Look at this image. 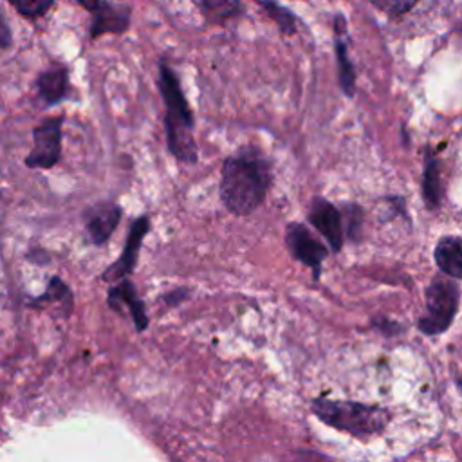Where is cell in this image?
Returning <instances> with one entry per match:
<instances>
[{
	"instance_id": "obj_1",
	"label": "cell",
	"mask_w": 462,
	"mask_h": 462,
	"mask_svg": "<svg viewBox=\"0 0 462 462\" xmlns=\"http://www.w3.org/2000/svg\"><path fill=\"white\" fill-rule=\"evenodd\" d=\"M271 170L269 157L256 146H242L226 157L218 188L224 208L236 217L258 209L273 182Z\"/></svg>"
},
{
	"instance_id": "obj_2",
	"label": "cell",
	"mask_w": 462,
	"mask_h": 462,
	"mask_svg": "<svg viewBox=\"0 0 462 462\" xmlns=\"http://www.w3.org/2000/svg\"><path fill=\"white\" fill-rule=\"evenodd\" d=\"M157 85L164 101L168 150L177 161L195 164L199 159V148L193 137V112L175 70L166 61L159 63Z\"/></svg>"
},
{
	"instance_id": "obj_3",
	"label": "cell",
	"mask_w": 462,
	"mask_h": 462,
	"mask_svg": "<svg viewBox=\"0 0 462 462\" xmlns=\"http://www.w3.org/2000/svg\"><path fill=\"white\" fill-rule=\"evenodd\" d=\"M310 411L327 426L348 433L354 439L368 440L381 435L392 420L388 408L357 401L339 399H312Z\"/></svg>"
},
{
	"instance_id": "obj_4",
	"label": "cell",
	"mask_w": 462,
	"mask_h": 462,
	"mask_svg": "<svg viewBox=\"0 0 462 462\" xmlns=\"http://www.w3.org/2000/svg\"><path fill=\"white\" fill-rule=\"evenodd\" d=\"M424 300L426 310L419 318L417 328L424 336L444 334L451 327L460 305V289L457 280L444 273L433 276L424 291Z\"/></svg>"
},
{
	"instance_id": "obj_5",
	"label": "cell",
	"mask_w": 462,
	"mask_h": 462,
	"mask_svg": "<svg viewBox=\"0 0 462 462\" xmlns=\"http://www.w3.org/2000/svg\"><path fill=\"white\" fill-rule=\"evenodd\" d=\"M61 125L63 116L43 119L32 130V150L25 157L27 168L49 170L61 159Z\"/></svg>"
},
{
	"instance_id": "obj_6",
	"label": "cell",
	"mask_w": 462,
	"mask_h": 462,
	"mask_svg": "<svg viewBox=\"0 0 462 462\" xmlns=\"http://www.w3.org/2000/svg\"><path fill=\"white\" fill-rule=\"evenodd\" d=\"M285 245L291 256L312 271L318 280L321 276V265L328 256L330 249L323 245L318 236L301 222H289L285 227Z\"/></svg>"
},
{
	"instance_id": "obj_7",
	"label": "cell",
	"mask_w": 462,
	"mask_h": 462,
	"mask_svg": "<svg viewBox=\"0 0 462 462\" xmlns=\"http://www.w3.org/2000/svg\"><path fill=\"white\" fill-rule=\"evenodd\" d=\"M150 217L148 215H139L135 220H132L126 235V242L123 247V253L116 262H112L101 274V280L106 283H116L123 278H128V274L134 273L141 251V244L144 236L150 231Z\"/></svg>"
},
{
	"instance_id": "obj_8",
	"label": "cell",
	"mask_w": 462,
	"mask_h": 462,
	"mask_svg": "<svg viewBox=\"0 0 462 462\" xmlns=\"http://www.w3.org/2000/svg\"><path fill=\"white\" fill-rule=\"evenodd\" d=\"M307 218L310 226L327 240L332 253H339L345 245V222H343V211L341 208L334 206L323 197H314Z\"/></svg>"
},
{
	"instance_id": "obj_9",
	"label": "cell",
	"mask_w": 462,
	"mask_h": 462,
	"mask_svg": "<svg viewBox=\"0 0 462 462\" xmlns=\"http://www.w3.org/2000/svg\"><path fill=\"white\" fill-rule=\"evenodd\" d=\"M123 209L117 202L103 200L88 206L83 211V222L88 235V240L94 245H103L108 242L116 227L119 226Z\"/></svg>"
},
{
	"instance_id": "obj_10",
	"label": "cell",
	"mask_w": 462,
	"mask_h": 462,
	"mask_svg": "<svg viewBox=\"0 0 462 462\" xmlns=\"http://www.w3.org/2000/svg\"><path fill=\"white\" fill-rule=\"evenodd\" d=\"M106 301H108V307L119 314H125V309H126L137 332H144L148 328V314L144 309V301L139 298L135 285L128 278L116 282L108 289Z\"/></svg>"
},
{
	"instance_id": "obj_11",
	"label": "cell",
	"mask_w": 462,
	"mask_h": 462,
	"mask_svg": "<svg viewBox=\"0 0 462 462\" xmlns=\"http://www.w3.org/2000/svg\"><path fill=\"white\" fill-rule=\"evenodd\" d=\"M334 51L337 61V81L341 92L346 97H354L356 94V69L348 58V32H346V20L341 13L334 16Z\"/></svg>"
},
{
	"instance_id": "obj_12",
	"label": "cell",
	"mask_w": 462,
	"mask_h": 462,
	"mask_svg": "<svg viewBox=\"0 0 462 462\" xmlns=\"http://www.w3.org/2000/svg\"><path fill=\"white\" fill-rule=\"evenodd\" d=\"M132 7L128 4L106 2L101 9L92 13L88 34L92 40L103 34H123L130 27Z\"/></svg>"
},
{
	"instance_id": "obj_13",
	"label": "cell",
	"mask_w": 462,
	"mask_h": 462,
	"mask_svg": "<svg viewBox=\"0 0 462 462\" xmlns=\"http://www.w3.org/2000/svg\"><path fill=\"white\" fill-rule=\"evenodd\" d=\"M36 90L45 106H54L69 96V69L61 63H52L36 78Z\"/></svg>"
},
{
	"instance_id": "obj_14",
	"label": "cell",
	"mask_w": 462,
	"mask_h": 462,
	"mask_svg": "<svg viewBox=\"0 0 462 462\" xmlns=\"http://www.w3.org/2000/svg\"><path fill=\"white\" fill-rule=\"evenodd\" d=\"M435 263L440 273L462 280V238L455 235H444L437 240L433 251Z\"/></svg>"
},
{
	"instance_id": "obj_15",
	"label": "cell",
	"mask_w": 462,
	"mask_h": 462,
	"mask_svg": "<svg viewBox=\"0 0 462 462\" xmlns=\"http://www.w3.org/2000/svg\"><path fill=\"white\" fill-rule=\"evenodd\" d=\"M442 184H440V164L439 159L428 152L424 161V173H422V199L428 209H437L440 206Z\"/></svg>"
},
{
	"instance_id": "obj_16",
	"label": "cell",
	"mask_w": 462,
	"mask_h": 462,
	"mask_svg": "<svg viewBox=\"0 0 462 462\" xmlns=\"http://www.w3.org/2000/svg\"><path fill=\"white\" fill-rule=\"evenodd\" d=\"M200 11L211 23H224L245 13L240 0H199Z\"/></svg>"
},
{
	"instance_id": "obj_17",
	"label": "cell",
	"mask_w": 462,
	"mask_h": 462,
	"mask_svg": "<svg viewBox=\"0 0 462 462\" xmlns=\"http://www.w3.org/2000/svg\"><path fill=\"white\" fill-rule=\"evenodd\" d=\"M256 4H260V7L267 13V16L278 25V29L291 36L296 32L298 29V16L285 5L278 4L276 0H254Z\"/></svg>"
},
{
	"instance_id": "obj_18",
	"label": "cell",
	"mask_w": 462,
	"mask_h": 462,
	"mask_svg": "<svg viewBox=\"0 0 462 462\" xmlns=\"http://www.w3.org/2000/svg\"><path fill=\"white\" fill-rule=\"evenodd\" d=\"M51 301H58L61 305H65L69 310L72 309V301H74V296H72V291L69 289V285L58 278V276H52L47 283V291L36 298L31 300V307H42V305H47Z\"/></svg>"
},
{
	"instance_id": "obj_19",
	"label": "cell",
	"mask_w": 462,
	"mask_h": 462,
	"mask_svg": "<svg viewBox=\"0 0 462 462\" xmlns=\"http://www.w3.org/2000/svg\"><path fill=\"white\" fill-rule=\"evenodd\" d=\"M339 208L343 211L346 240L359 242L361 240V231H363V222H365L363 208L359 204H354V202H345Z\"/></svg>"
},
{
	"instance_id": "obj_20",
	"label": "cell",
	"mask_w": 462,
	"mask_h": 462,
	"mask_svg": "<svg viewBox=\"0 0 462 462\" xmlns=\"http://www.w3.org/2000/svg\"><path fill=\"white\" fill-rule=\"evenodd\" d=\"M7 2L11 4V7H14L18 14L29 20H36L47 14L54 5V0H7Z\"/></svg>"
},
{
	"instance_id": "obj_21",
	"label": "cell",
	"mask_w": 462,
	"mask_h": 462,
	"mask_svg": "<svg viewBox=\"0 0 462 462\" xmlns=\"http://www.w3.org/2000/svg\"><path fill=\"white\" fill-rule=\"evenodd\" d=\"M420 0H370L374 7L390 18H401L408 14Z\"/></svg>"
},
{
	"instance_id": "obj_22",
	"label": "cell",
	"mask_w": 462,
	"mask_h": 462,
	"mask_svg": "<svg viewBox=\"0 0 462 462\" xmlns=\"http://www.w3.org/2000/svg\"><path fill=\"white\" fill-rule=\"evenodd\" d=\"M186 296H188L186 287H179V289H173V291L166 292L162 298L166 300V303H168V305H179Z\"/></svg>"
},
{
	"instance_id": "obj_23",
	"label": "cell",
	"mask_w": 462,
	"mask_h": 462,
	"mask_svg": "<svg viewBox=\"0 0 462 462\" xmlns=\"http://www.w3.org/2000/svg\"><path fill=\"white\" fill-rule=\"evenodd\" d=\"M76 2H78L85 11H88V13L92 14V13H96L97 9H101L108 0H76Z\"/></svg>"
},
{
	"instance_id": "obj_24",
	"label": "cell",
	"mask_w": 462,
	"mask_h": 462,
	"mask_svg": "<svg viewBox=\"0 0 462 462\" xmlns=\"http://www.w3.org/2000/svg\"><path fill=\"white\" fill-rule=\"evenodd\" d=\"M13 38H11V29L7 20H2V49H7L11 45Z\"/></svg>"
}]
</instances>
